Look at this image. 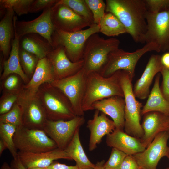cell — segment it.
<instances>
[{
	"label": "cell",
	"mask_w": 169,
	"mask_h": 169,
	"mask_svg": "<svg viewBox=\"0 0 169 169\" xmlns=\"http://www.w3.org/2000/svg\"><path fill=\"white\" fill-rule=\"evenodd\" d=\"M106 12L115 15L133 40L144 43L148 10L145 0H106Z\"/></svg>",
	"instance_id": "6da1fadb"
},
{
	"label": "cell",
	"mask_w": 169,
	"mask_h": 169,
	"mask_svg": "<svg viewBox=\"0 0 169 169\" xmlns=\"http://www.w3.org/2000/svg\"><path fill=\"white\" fill-rule=\"evenodd\" d=\"M121 70L108 77L95 72L86 74L85 91L82 104L84 112L94 110L93 104L104 99L113 96L124 98L120 82Z\"/></svg>",
	"instance_id": "7a4b0ae2"
},
{
	"label": "cell",
	"mask_w": 169,
	"mask_h": 169,
	"mask_svg": "<svg viewBox=\"0 0 169 169\" xmlns=\"http://www.w3.org/2000/svg\"><path fill=\"white\" fill-rule=\"evenodd\" d=\"M120 40L115 38L105 39L97 33L90 36L84 47L83 68L86 74L99 73L106 63L110 54L119 48Z\"/></svg>",
	"instance_id": "3957f363"
},
{
	"label": "cell",
	"mask_w": 169,
	"mask_h": 169,
	"mask_svg": "<svg viewBox=\"0 0 169 169\" xmlns=\"http://www.w3.org/2000/svg\"><path fill=\"white\" fill-rule=\"evenodd\" d=\"M47 120H67L76 115L70 101L59 89L50 83L41 85L36 93Z\"/></svg>",
	"instance_id": "277c9868"
},
{
	"label": "cell",
	"mask_w": 169,
	"mask_h": 169,
	"mask_svg": "<svg viewBox=\"0 0 169 169\" xmlns=\"http://www.w3.org/2000/svg\"><path fill=\"white\" fill-rule=\"evenodd\" d=\"M99 32V25L94 23L87 29L73 32L55 28L51 36L52 46L53 49L62 48L70 61L77 62L83 59L84 47L88 38Z\"/></svg>",
	"instance_id": "5b68a950"
},
{
	"label": "cell",
	"mask_w": 169,
	"mask_h": 169,
	"mask_svg": "<svg viewBox=\"0 0 169 169\" xmlns=\"http://www.w3.org/2000/svg\"><path fill=\"white\" fill-rule=\"evenodd\" d=\"M132 80L127 72L121 70L120 82L125 101V132L141 140L144 132L140 124L142 104L137 100L134 94Z\"/></svg>",
	"instance_id": "8992f818"
},
{
	"label": "cell",
	"mask_w": 169,
	"mask_h": 169,
	"mask_svg": "<svg viewBox=\"0 0 169 169\" xmlns=\"http://www.w3.org/2000/svg\"><path fill=\"white\" fill-rule=\"evenodd\" d=\"M152 51L159 52L157 46L153 43H146L142 48L132 52L119 48L110 54L106 63L99 73L102 76L108 77L117 71L124 70L128 73L132 81L139 59L146 53Z\"/></svg>",
	"instance_id": "52a82bcc"
},
{
	"label": "cell",
	"mask_w": 169,
	"mask_h": 169,
	"mask_svg": "<svg viewBox=\"0 0 169 169\" xmlns=\"http://www.w3.org/2000/svg\"><path fill=\"white\" fill-rule=\"evenodd\" d=\"M13 140L17 149L22 152L40 153L58 148L55 142L43 130L23 125L16 129Z\"/></svg>",
	"instance_id": "ba28073f"
},
{
	"label": "cell",
	"mask_w": 169,
	"mask_h": 169,
	"mask_svg": "<svg viewBox=\"0 0 169 169\" xmlns=\"http://www.w3.org/2000/svg\"><path fill=\"white\" fill-rule=\"evenodd\" d=\"M16 102L22 110L23 125L29 128L43 130L47 119L36 93L30 92L23 86L18 91Z\"/></svg>",
	"instance_id": "9c48e42d"
},
{
	"label": "cell",
	"mask_w": 169,
	"mask_h": 169,
	"mask_svg": "<svg viewBox=\"0 0 169 169\" xmlns=\"http://www.w3.org/2000/svg\"><path fill=\"white\" fill-rule=\"evenodd\" d=\"M147 30L145 43H153L159 52H169V9L146 15Z\"/></svg>",
	"instance_id": "30bf717a"
},
{
	"label": "cell",
	"mask_w": 169,
	"mask_h": 169,
	"mask_svg": "<svg viewBox=\"0 0 169 169\" xmlns=\"http://www.w3.org/2000/svg\"><path fill=\"white\" fill-rule=\"evenodd\" d=\"M86 74L83 68L75 74L50 83L60 90L70 102L76 116H83L82 108L86 89Z\"/></svg>",
	"instance_id": "8fae6325"
},
{
	"label": "cell",
	"mask_w": 169,
	"mask_h": 169,
	"mask_svg": "<svg viewBox=\"0 0 169 169\" xmlns=\"http://www.w3.org/2000/svg\"><path fill=\"white\" fill-rule=\"evenodd\" d=\"M85 122L84 116H76L67 120H47L43 130L55 142L58 148L64 150L72 140L76 130Z\"/></svg>",
	"instance_id": "7c38bea8"
},
{
	"label": "cell",
	"mask_w": 169,
	"mask_h": 169,
	"mask_svg": "<svg viewBox=\"0 0 169 169\" xmlns=\"http://www.w3.org/2000/svg\"><path fill=\"white\" fill-rule=\"evenodd\" d=\"M51 8L44 10L37 18L29 21H18L15 15L13 21L14 35L20 39L28 34H38L47 40L52 46L51 36L55 28L51 20Z\"/></svg>",
	"instance_id": "4fadbf2b"
},
{
	"label": "cell",
	"mask_w": 169,
	"mask_h": 169,
	"mask_svg": "<svg viewBox=\"0 0 169 169\" xmlns=\"http://www.w3.org/2000/svg\"><path fill=\"white\" fill-rule=\"evenodd\" d=\"M169 138L167 131L161 132L155 137L144 151L132 155L141 169H156L160 159L168 155Z\"/></svg>",
	"instance_id": "5bb4252c"
},
{
	"label": "cell",
	"mask_w": 169,
	"mask_h": 169,
	"mask_svg": "<svg viewBox=\"0 0 169 169\" xmlns=\"http://www.w3.org/2000/svg\"><path fill=\"white\" fill-rule=\"evenodd\" d=\"M51 16L55 28L65 32L80 31L92 24L69 7L63 4H55L51 8Z\"/></svg>",
	"instance_id": "9a60e30c"
},
{
	"label": "cell",
	"mask_w": 169,
	"mask_h": 169,
	"mask_svg": "<svg viewBox=\"0 0 169 169\" xmlns=\"http://www.w3.org/2000/svg\"><path fill=\"white\" fill-rule=\"evenodd\" d=\"M46 57L51 65L54 80L62 79L75 74L84 65L83 59L75 62L70 61L64 49L60 47L53 49Z\"/></svg>",
	"instance_id": "2e32d148"
},
{
	"label": "cell",
	"mask_w": 169,
	"mask_h": 169,
	"mask_svg": "<svg viewBox=\"0 0 169 169\" xmlns=\"http://www.w3.org/2000/svg\"><path fill=\"white\" fill-rule=\"evenodd\" d=\"M96 110L93 118L87 122V127L90 131L88 144L89 151H92L97 147L105 135L112 133L116 126L113 120H110L105 114Z\"/></svg>",
	"instance_id": "e0dca14e"
},
{
	"label": "cell",
	"mask_w": 169,
	"mask_h": 169,
	"mask_svg": "<svg viewBox=\"0 0 169 169\" xmlns=\"http://www.w3.org/2000/svg\"><path fill=\"white\" fill-rule=\"evenodd\" d=\"M19 158L26 168L48 167L59 159L72 160L65 149L57 148L48 151L32 153L18 152Z\"/></svg>",
	"instance_id": "ac0fdd59"
},
{
	"label": "cell",
	"mask_w": 169,
	"mask_h": 169,
	"mask_svg": "<svg viewBox=\"0 0 169 169\" xmlns=\"http://www.w3.org/2000/svg\"><path fill=\"white\" fill-rule=\"evenodd\" d=\"M163 67L161 56L153 54L150 56L142 75L134 84L133 92L136 97L144 99L148 96L154 77L161 72Z\"/></svg>",
	"instance_id": "d6986e66"
},
{
	"label": "cell",
	"mask_w": 169,
	"mask_h": 169,
	"mask_svg": "<svg viewBox=\"0 0 169 169\" xmlns=\"http://www.w3.org/2000/svg\"><path fill=\"white\" fill-rule=\"evenodd\" d=\"M143 115L141 125L144 134L140 140L146 148L158 133L168 129L169 115L156 111L148 112Z\"/></svg>",
	"instance_id": "ffe728a7"
},
{
	"label": "cell",
	"mask_w": 169,
	"mask_h": 169,
	"mask_svg": "<svg viewBox=\"0 0 169 169\" xmlns=\"http://www.w3.org/2000/svg\"><path fill=\"white\" fill-rule=\"evenodd\" d=\"M106 143L127 155H133L146 149L140 139L128 135L124 131L116 129L106 136Z\"/></svg>",
	"instance_id": "44dd1931"
},
{
	"label": "cell",
	"mask_w": 169,
	"mask_h": 169,
	"mask_svg": "<svg viewBox=\"0 0 169 169\" xmlns=\"http://www.w3.org/2000/svg\"><path fill=\"white\" fill-rule=\"evenodd\" d=\"M125 105L124 98L113 96L95 102L93 107L94 109L110 116L115 123L116 129L123 131Z\"/></svg>",
	"instance_id": "7402d4cb"
},
{
	"label": "cell",
	"mask_w": 169,
	"mask_h": 169,
	"mask_svg": "<svg viewBox=\"0 0 169 169\" xmlns=\"http://www.w3.org/2000/svg\"><path fill=\"white\" fill-rule=\"evenodd\" d=\"M11 42V49L8 59L3 60V72L1 79H3L11 74L18 75L21 79L27 83L29 82L28 76L23 71L21 67L19 56L20 39L14 35Z\"/></svg>",
	"instance_id": "603a6c76"
},
{
	"label": "cell",
	"mask_w": 169,
	"mask_h": 169,
	"mask_svg": "<svg viewBox=\"0 0 169 169\" xmlns=\"http://www.w3.org/2000/svg\"><path fill=\"white\" fill-rule=\"evenodd\" d=\"M54 80L51 65L46 57L39 60L32 78L23 88L30 92L36 93L41 85L51 83Z\"/></svg>",
	"instance_id": "cb8c5ba5"
},
{
	"label": "cell",
	"mask_w": 169,
	"mask_h": 169,
	"mask_svg": "<svg viewBox=\"0 0 169 169\" xmlns=\"http://www.w3.org/2000/svg\"><path fill=\"white\" fill-rule=\"evenodd\" d=\"M15 13L12 8L6 9L0 21V50L3 60L8 59L11 49V40L14 35L13 18Z\"/></svg>",
	"instance_id": "d4e9b609"
},
{
	"label": "cell",
	"mask_w": 169,
	"mask_h": 169,
	"mask_svg": "<svg viewBox=\"0 0 169 169\" xmlns=\"http://www.w3.org/2000/svg\"><path fill=\"white\" fill-rule=\"evenodd\" d=\"M20 47L39 59L46 57L53 49L47 40L41 35L35 33L28 34L22 37L20 39Z\"/></svg>",
	"instance_id": "484cf974"
},
{
	"label": "cell",
	"mask_w": 169,
	"mask_h": 169,
	"mask_svg": "<svg viewBox=\"0 0 169 169\" xmlns=\"http://www.w3.org/2000/svg\"><path fill=\"white\" fill-rule=\"evenodd\" d=\"M153 87L141 110L143 115L148 112L156 111L169 115V102L163 96L159 85L160 75H156Z\"/></svg>",
	"instance_id": "4316f807"
},
{
	"label": "cell",
	"mask_w": 169,
	"mask_h": 169,
	"mask_svg": "<svg viewBox=\"0 0 169 169\" xmlns=\"http://www.w3.org/2000/svg\"><path fill=\"white\" fill-rule=\"evenodd\" d=\"M79 129L76 130L65 149L72 160L75 161L79 169H93L95 164L90 160L85 153L80 139Z\"/></svg>",
	"instance_id": "83f0119b"
},
{
	"label": "cell",
	"mask_w": 169,
	"mask_h": 169,
	"mask_svg": "<svg viewBox=\"0 0 169 169\" xmlns=\"http://www.w3.org/2000/svg\"><path fill=\"white\" fill-rule=\"evenodd\" d=\"M98 25L100 32L108 36H118L127 33L126 30L122 23L110 12H105Z\"/></svg>",
	"instance_id": "f1b7e54d"
},
{
	"label": "cell",
	"mask_w": 169,
	"mask_h": 169,
	"mask_svg": "<svg viewBox=\"0 0 169 169\" xmlns=\"http://www.w3.org/2000/svg\"><path fill=\"white\" fill-rule=\"evenodd\" d=\"M17 128L12 125L0 122V137L5 143L13 159L18 157V152L15 146L13 137Z\"/></svg>",
	"instance_id": "f546056e"
},
{
	"label": "cell",
	"mask_w": 169,
	"mask_h": 169,
	"mask_svg": "<svg viewBox=\"0 0 169 169\" xmlns=\"http://www.w3.org/2000/svg\"><path fill=\"white\" fill-rule=\"evenodd\" d=\"M56 4L65 5L75 13L84 17L92 24L94 23L92 13L85 0H59Z\"/></svg>",
	"instance_id": "4dcf8cb0"
},
{
	"label": "cell",
	"mask_w": 169,
	"mask_h": 169,
	"mask_svg": "<svg viewBox=\"0 0 169 169\" xmlns=\"http://www.w3.org/2000/svg\"><path fill=\"white\" fill-rule=\"evenodd\" d=\"M34 0H0V7L11 8L17 15L27 14L30 12L31 6Z\"/></svg>",
	"instance_id": "1f68e13d"
},
{
	"label": "cell",
	"mask_w": 169,
	"mask_h": 169,
	"mask_svg": "<svg viewBox=\"0 0 169 169\" xmlns=\"http://www.w3.org/2000/svg\"><path fill=\"white\" fill-rule=\"evenodd\" d=\"M0 122L12 125L17 128L23 125L22 110L16 102L8 112L0 115Z\"/></svg>",
	"instance_id": "d6a6232c"
},
{
	"label": "cell",
	"mask_w": 169,
	"mask_h": 169,
	"mask_svg": "<svg viewBox=\"0 0 169 169\" xmlns=\"http://www.w3.org/2000/svg\"><path fill=\"white\" fill-rule=\"evenodd\" d=\"M19 56L22 68L28 76L33 75L40 59L36 56L20 48Z\"/></svg>",
	"instance_id": "836d02e7"
},
{
	"label": "cell",
	"mask_w": 169,
	"mask_h": 169,
	"mask_svg": "<svg viewBox=\"0 0 169 169\" xmlns=\"http://www.w3.org/2000/svg\"><path fill=\"white\" fill-rule=\"evenodd\" d=\"M91 11L94 19V23L98 24L104 16L106 4L102 0H85Z\"/></svg>",
	"instance_id": "e575fe53"
},
{
	"label": "cell",
	"mask_w": 169,
	"mask_h": 169,
	"mask_svg": "<svg viewBox=\"0 0 169 169\" xmlns=\"http://www.w3.org/2000/svg\"><path fill=\"white\" fill-rule=\"evenodd\" d=\"M127 155L120 150L112 148L108 160L104 164L105 169H120L123 161Z\"/></svg>",
	"instance_id": "d590c367"
},
{
	"label": "cell",
	"mask_w": 169,
	"mask_h": 169,
	"mask_svg": "<svg viewBox=\"0 0 169 169\" xmlns=\"http://www.w3.org/2000/svg\"><path fill=\"white\" fill-rule=\"evenodd\" d=\"M18 91L15 92H5L3 94L0 101V115L8 112L11 109L17 101Z\"/></svg>",
	"instance_id": "8d00e7d4"
},
{
	"label": "cell",
	"mask_w": 169,
	"mask_h": 169,
	"mask_svg": "<svg viewBox=\"0 0 169 169\" xmlns=\"http://www.w3.org/2000/svg\"><path fill=\"white\" fill-rule=\"evenodd\" d=\"M18 76L16 74H12L5 78L3 86L6 92H17L23 87V85L20 84V82Z\"/></svg>",
	"instance_id": "74e56055"
},
{
	"label": "cell",
	"mask_w": 169,
	"mask_h": 169,
	"mask_svg": "<svg viewBox=\"0 0 169 169\" xmlns=\"http://www.w3.org/2000/svg\"><path fill=\"white\" fill-rule=\"evenodd\" d=\"M149 12L156 13L169 9V0H145Z\"/></svg>",
	"instance_id": "f35d334b"
},
{
	"label": "cell",
	"mask_w": 169,
	"mask_h": 169,
	"mask_svg": "<svg viewBox=\"0 0 169 169\" xmlns=\"http://www.w3.org/2000/svg\"><path fill=\"white\" fill-rule=\"evenodd\" d=\"M56 0H35L32 3L29 13H33L52 7L57 2Z\"/></svg>",
	"instance_id": "ab89813d"
},
{
	"label": "cell",
	"mask_w": 169,
	"mask_h": 169,
	"mask_svg": "<svg viewBox=\"0 0 169 169\" xmlns=\"http://www.w3.org/2000/svg\"><path fill=\"white\" fill-rule=\"evenodd\" d=\"M162 77V81L161 90L165 99L169 102V69L163 67L161 72Z\"/></svg>",
	"instance_id": "60d3db41"
},
{
	"label": "cell",
	"mask_w": 169,
	"mask_h": 169,
	"mask_svg": "<svg viewBox=\"0 0 169 169\" xmlns=\"http://www.w3.org/2000/svg\"><path fill=\"white\" fill-rule=\"evenodd\" d=\"M120 169H141L132 155H128L123 161Z\"/></svg>",
	"instance_id": "b9f144b4"
},
{
	"label": "cell",
	"mask_w": 169,
	"mask_h": 169,
	"mask_svg": "<svg viewBox=\"0 0 169 169\" xmlns=\"http://www.w3.org/2000/svg\"><path fill=\"white\" fill-rule=\"evenodd\" d=\"M48 167L50 169H79L76 165L68 166L57 161H54Z\"/></svg>",
	"instance_id": "7bdbcfd3"
},
{
	"label": "cell",
	"mask_w": 169,
	"mask_h": 169,
	"mask_svg": "<svg viewBox=\"0 0 169 169\" xmlns=\"http://www.w3.org/2000/svg\"><path fill=\"white\" fill-rule=\"evenodd\" d=\"M10 165L13 169H27L22 164L19 157L17 159H13L11 161Z\"/></svg>",
	"instance_id": "ee69618b"
},
{
	"label": "cell",
	"mask_w": 169,
	"mask_h": 169,
	"mask_svg": "<svg viewBox=\"0 0 169 169\" xmlns=\"http://www.w3.org/2000/svg\"><path fill=\"white\" fill-rule=\"evenodd\" d=\"M161 61L164 67L169 69V52H166L161 56Z\"/></svg>",
	"instance_id": "f6af8a7d"
},
{
	"label": "cell",
	"mask_w": 169,
	"mask_h": 169,
	"mask_svg": "<svg viewBox=\"0 0 169 169\" xmlns=\"http://www.w3.org/2000/svg\"><path fill=\"white\" fill-rule=\"evenodd\" d=\"M105 163V161L104 160L97 162L95 164V167L93 169H105L104 167Z\"/></svg>",
	"instance_id": "bcb514c9"
},
{
	"label": "cell",
	"mask_w": 169,
	"mask_h": 169,
	"mask_svg": "<svg viewBox=\"0 0 169 169\" xmlns=\"http://www.w3.org/2000/svg\"><path fill=\"white\" fill-rule=\"evenodd\" d=\"M7 149V147L4 142L1 139H0V156L2 155L4 151Z\"/></svg>",
	"instance_id": "7dc6e473"
},
{
	"label": "cell",
	"mask_w": 169,
	"mask_h": 169,
	"mask_svg": "<svg viewBox=\"0 0 169 169\" xmlns=\"http://www.w3.org/2000/svg\"><path fill=\"white\" fill-rule=\"evenodd\" d=\"M0 169H13L7 162H4L2 164Z\"/></svg>",
	"instance_id": "c3c4849f"
},
{
	"label": "cell",
	"mask_w": 169,
	"mask_h": 169,
	"mask_svg": "<svg viewBox=\"0 0 169 169\" xmlns=\"http://www.w3.org/2000/svg\"><path fill=\"white\" fill-rule=\"evenodd\" d=\"M27 169H50L48 167L46 168H38V167H35V168H27Z\"/></svg>",
	"instance_id": "681fc988"
},
{
	"label": "cell",
	"mask_w": 169,
	"mask_h": 169,
	"mask_svg": "<svg viewBox=\"0 0 169 169\" xmlns=\"http://www.w3.org/2000/svg\"><path fill=\"white\" fill-rule=\"evenodd\" d=\"M169 129V119H168V129Z\"/></svg>",
	"instance_id": "f907efd6"
},
{
	"label": "cell",
	"mask_w": 169,
	"mask_h": 169,
	"mask_svg": "<svg viewBox=\"0 0 169 169\" xmlns=\"http://www.w3.org/2000/svg\"><path fill=\"white\" fill-rule=\"evenodd\" d=\"M167 131L169 133V129H168L167 130Z\"/></svg>",
	"instance_id": "816d5d0a"
},
{
	"label": "cell",
	"mask_w": 169,
	"mask_h": 169,
	"mask_svg": "<svg viewBox=\"0 0 169 169\" xmlns=\"http://www.w3.org/2000/svg\"><path fill=\"white\" fill-rule=\"evenodd\" d=\"M168 156H169V154H168V156H167V157Z\"/></svg>",
	"instance_id": "f5cc1de1"
},
{
	"label": "cell",
	"mask_w": 169,
	"mask_h": 169,
	"mask_svg": "<svg viewBox=\"0 0 169 169\" xmlns=\"http://www.w3.org/2000/svg\"><path fill=\"white\" fill-rule=\"evenodd\" d=\"M167 157V158H168L169 159V156H168V157Z\"/></svg>",
	"instance_id": "db71d44e"
},
{
	"label": "cell",
	"mask_w": 169,
	"mask_h": 169,
	"mask_svg": "<svg viewBox=\"0 0 169 169\" xmlns=\"http://www.w3.org/2000/svg\"><path fill=\"white\" fill-rule=\"evenodd\" d=\"M166 169H169V168H166Z\"/></svg>",
	"instance_id": "11a10c76"
}]
</instances>
